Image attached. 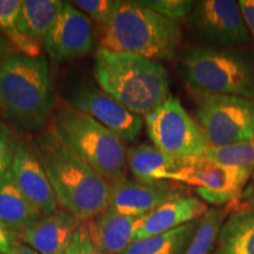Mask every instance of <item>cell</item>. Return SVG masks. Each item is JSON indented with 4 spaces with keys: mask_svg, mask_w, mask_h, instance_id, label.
<instances>
[{
    "mask_svg": "<svg viewBox=\"0 0 254 254\" xmlns=\"http://www.w3.org/2000/svg\"><path fill=\"white\" fill-rule=\"evenodd\" d=\"M207 211L205 202L193 196L182 195L174 198L140 218L134 234V243L200 220Z\"/></svg>",
    "mask_w": 254,
    "mask_h": 254,
    "instance_id": "cell-16",
    "label": "cell"
},
{
    "mask_svg": "<svg viewBox=\"0 0 254 254\" xmlns=\"http://www.w3.org/2000/svg\"><path fill=\"white\" fill-rule=\"evenodd\" d=\"M225 217L226 211L224 209L208 208L204 217L199 220L195 236L184 254H211Z\"/></svg>",
    "mask_w": 254,
    "mask_h": 254,
    "instance_id": "cell-25",
    "label": "cell"
},
{
    "mask_svg": "<svg viewBox=\"0 0 254 254\" xmlns=\"http://www.w3.org/2000/svg\"><path fill=\"white\" fill-rule=\"evenodd\" d=\"M190 24L205 46L241 49L253 44L239 2L234 0L195 1L190 14Z\"/></svg>",
    "mask_w": 254,
    "mask_h": 254,
    "instance_id": "cell-9",
    "label": "cell"
},
{
    "mask_svg": "<svg viewBox=\"0 0 254 254\" xmlns=\"http://www.w3.org/2000/svg\"><path fill=\"white\" fill-rule=\"evenodd\" d=\"M20 141L17 132L4 122H0V179L11 171Z\"/></svg>",
    "mask_w": 254,
    "mask_h": 254,
    "instance_id": "cell-28",
    "label": "cell"
},
{
    "mask_svg": "<svg viewBox=\"0 0 254 254\" xmlns=\"http://www.w3.org/2000/svg\"><path fill=\"white\" fill-rule=\"evenodd\" d=\"M66 254H105L95 249L92 243L90 233H88L86 222H81V225L75 232L71 246Z\"/></svg>",
    "mask_w": 254,
    "mask_h": 254,
    "instance_id": "cell-29",
    "label": "cell"
},
{
    "mask_svg": "<svg viewBox=\"0 0 254 254\" xmlns=\"http://www.w3.org/2000/svg\"><path fill=\"white\" fill-rule=\"evenodd\" d=\"M190 95L209 147L254 140V99L190 88Z\"/></svg>",
    "mask_w": 254,
    "mask_h": 254,
    "instance_id": "cell-7",
    "label": "cell"
},
{
    "mask_svg": "<svg viewBox=\"0 0 254 254\" xmlns=\"http://www.w3.org/2000/svg\"><path fill=\"white\" fill-rule=\"evenodd\" d=\"M139 221L140 218L129 217L107 208L86 221V225L92 243L98 251L105 254H124L134 243Z\"/></svg>",
    "mask_w": 254,
    "mask_h": 254,
    "instance_id": "cell-17",
    "label": "cell"
},
{
    "mask_svg": "<svg viewBox=\"0 0 254 254\" xmlns=\"http://www.w3.org/2000/svg\"><path fill=\"white\" fill-rule=\"evenodd\" d=\"M21 0H0V34L8 41L12 52L31 58L41 56L44 46L28 39L18 30V15Z\"/></svg>",
    "mask_w": 254,
    "mask_h": 254,
    "instance_id": "cell-23",
    "label": "cell"
},
{
    "mask_svg": "<svg viewBox=\"0 0 254 254\" xmlns=\"http://www.w3.org/2000/svg\"><path fill=\"white\" fill-rule=\"evenodd\" d=\"M11 172L21 193L41 213L49 215L58 211L59 205L56 194L31 141L21 139Z\"/></svg>",
    "mask_w": 254,
    "mask_h": 254,
    "instance_id": "cell-14",
    "label": "cell"
},
{
    "mask_svg": "<svg viewBox=\"0 0 254 254\" xmlns=\"http://www.w3.org/2000/svg\"><path fill=\"white\" fill-rule=\"evenodd\" d=\"M63 6L60 0H25L18 15V30L44 46Z\"/></svg>",
    "mask_w": 254,
    "mask_h": 254,
    "instance_id": "cell-21",
    "label": "cell"
},
{
    "mask_svg": "<svg viewBox=\"0 0 254 254\" xmlns=\"http://www.w3.org/2000/svg\"><path fill=\"white\" fill-rule=\"evenodd\" d=\"M80 225L74 215L59 208L33 222L20 234L19 241L40 254H66Z\"/></svg>",
    "mask_w": 254,
    "mask_h": 254,
    "instance_id": "cell-15",
    "label": "cell"
},
{
    "mask_svg": "<svg viewBox=\"0 0 254 254\" xmlns=\"http://www.w3.org/2000/svg\"><path fill=\"white\" fill-rule=\"evenodd\" d=\"M95 50L94 25L72 2L64 6L44 43V51L57 63L80 58Z\"/></svg>",
    "mask_w": 254,
    "mask_h": 254,
    "instance_id": "cell-12",
    "label": "cell"
},
{
    "mask_svg": "<svg viewBox=\"0 0 254 254\" xmlns=\"http://www.w3.org/2000/svg\"><path fill=\"white\" fill-rule=\"evenodd\" d=\"M238 2L254 44V0H240Z\"/></svg>",
    "mask_w": 254,
    "mask_h": 254,
    "instance_id": "cell-31",
    "label": "cell"
},
{
    "mask_svg": "<svg viewBox=\"0 0 254 254\" xmlns=\"http://www.w3.org/2000/svg\"><path fill=\"white\" fill-rule=\"evenodd\" d=\"M11 52L12 50L8 41L6 40V38L2 34H0V69L4 66L6 59H7V57Z\"/></svg>",
    "mask_w": 254,
    "mask_h": 254,
    "instance_id": "cell-33",
    "label": "cell"
},
{
    "mask_svg": "<svg viewBox=\"0 0 254 254\" xmlns=\"http://www.w3.org/2000/svg\"><path fill=\"white\" fill-rule=\"evenodd\" d=\"M199 220L166 233L133 243L124 254H184L194 238Z\"/></svg>",
    "mask_w": 254,
    "mask_h": 254,
    "instance_id": "cell-22",
    "label": "cell"
},
{
    "mask_svg": "<svg viewBox=\"0 0 254 254\" xmlns=\"http://www.w3.org/2000/svg\"><path fill=\"white\" fill-rule=\"evenodd\" d=\"M204 159L222 166L254 172V140L240 141L221 147H208Z\"/></svg>",
    "mask_w": 254,
    "mask_h": 254,
    "instance_id": "cell-24",
    "label": "cell"
},
{
    "mask_svg": "<svg viewBox=\"0 0 254 254\" xmlns=\"http://www.w3.org/2000/svg\"><path fill=\"white\" fill-rule=\"evenodd\" d=\"M49 127L66 148L110 185L127 178L125 141L92 117L65 105L56 111Z\"/></svg>",
    "mask_w": 254,
    "mask_h": 254,
    "instance_id": "cell-5",
    "label": "cell"
},
{
    "mask_svg": "<svg viewBox=\"0 0 254 254\" xmlns=\"http://www.w3.org/2000/svg\"><path fill=\"white\" fill-rule=\"evenodd\" d=\"M211 254H254V209L232 211L222 222Z\"/></svg>",
    "mask_w": 254,
    "mask_h": 254,
    "instance_id": "cell-20",
    "label": "cell"
},
{
    "mask_svg": "<svg viewBox=\"0 0 254 254\" xmlns=\"http://www.w3.org/2000/svg\"><path fill=\"white\" fill-rule=\"evenodd\" d=\"M66 105L92 117L125 142H134L144 127L142 117L132 113L103 88L90 82L75 88Z\"/></svg>",
    "mask_w": 254,
    "mask_h": 254,
    "instance_id": "cell-11",
    "label": "cell"
},
{
    "mask_svg": "<svg viewBox=\"0 0 254 254\" xmlns=\"http://www.w3.org/2000/svg\"><path fill=\"white\" fill-rule=\"evenodd\" d=\"M186 161L170 157L150 144L127 148V167L134 179L141 183L172 182Z\"/></svg>",
    "mask_w": 254,
    "mask_h": 254,
    "instance_id": "cell-18",
    "label": "cell"
},
{
    "mask_svg": "<svg viewBox=\"0 0 254 254\" xmlns=\"http://www.w3.org/2000/svg\"><path fill=\"white\" fill-rule=\"evenodd\" d=\"M55 105V85L45 57L9 53L0 69L2 122L21 134L37 135L50 126Z\"/></svg>",
    "mask_w": 254,
    "mask_h": 254,
    "instance_id": "cell-1",
    "label": "cell"
},
{
    "mask_svg": "<svg viewBox=\"0 0 254 254\" xmlns=\"http://www.w3.org/2000/svg\"><path fill=\"white\" fill-rule=\"evenodd\" d=\"M236 208L254 209V172L236 201Z\"/></svg>",
    "mask_w": 254,
    "mask_h": 254,
    "instance_id": "cell-30",
    "label": "cell"
},
{
    "mask_svg": "<svg viewBox=\"0 0 254 254\" xmlns=\"http://www.w3.org/2000/svg\"><path fill=\"white\" fill-rule=\"evenodd\" d=\"M19 241L13 234L0 222V254H7L14 243Z\"/></svg>",
    "mask_w": 254,
    "mask_h": 254,
    "instance_id": "cell-32",
    "label": "cell"
},
{
    "mask_svg": "<svg viewBox=\"0 0 254 254\" xmlns=\"http://www.w3.org/2000/svg\"><path fill=\"white\" fill-rule=\"evenodd\" d=\"M45 168L59 207L81 222L109 208L111 185L66 148L50 128L31 141Z\"/></svg>",
    "mask_w": 254,
    "mask_h": 254,
    "instance_id": "cell-2",
    "label": "cell"
},
{
    "mask_svg": "<svg viewBox=\"0 0 254 254\" xmlns=\"http://www.w3.org/2000/svg\"><path fill=\"white\" fill-rule=\"evenodd\" d=\"M138 2L155 13L178 21L189 17L195 1L192 0H138Z\"/></svg>",
    "mask_w": 254,
    "mask_h": 254,
    "instance_id": "cell-27",
    "label": "cell"
},
{
    "mask_svg": "<svg viewBox=\"0 0 254 254\" xmlns=\"http://www.w3.org/2000/svg\"><path fill=\"white\" fill-rule=\"evenodd\" d=\"M252 174L253 171L222 166L202 158L187 160L172 182L194 186L205 202L221 206L239 198Z\"/></svg>",
    "mask_w": 254,
    "mask_h": 254,
    "instance_id": "cell-10",
    "label": "cell"
},
{
    "mask_svg": "<svg viewBox=\"0 0 254 254\" xmlns=\"http://www.w3.org/2000/svg\"><path fill=\"white\" fill-rule=\"evenodd\" d=\"M179 60L190 90L254 99V50L193 46Z\"/></svg>",
    "mask_w": 254,
    "mask_h": 254,
    "instance_id": "cell-6",
    "label": "cell"
},
{
    "mask_svg": "<svg viewBox=\"0 0 254 254\" xmlns=\"http://www.w3.org/2000/svg\"><path fill=\"white\" fill-rule=\"evenodd\" d=\"M93 75L98 86L123 106L147 116L170 97V73L164 64L128 53L95 50Z\"/></svg>",
    "mask_w": 254,
    "mask_h": 254,
    "instance_id": "cell-3",
    "label": "cell"
},
{
    "mask_svg": "<svg viewBox=\"0 0 254 254\" xmlns=\"http://www.w3.org/2000/svg\"><path fill=\"white\" fill-rule=\"evenodd\" d=\"M43 213L19 190L11 171L0 179V222L19 240Z\"/></svg>",
    "mask_w": 254,
    "mask_h": 254,
    "instance_id": "cell-19",
    "label": "cell"
},
{
    "mask_svg": "<svg viewBox=\"0 0 254 254\" xmlns=\"http://www.w3.org/2000/svg\"><path fill=\"white\" fill-rule=\"evenodd\" d=\"M7 254H40V253H38L37 251L31 249L30 246L25 245V244L21 243V241H17V243H14L13 246L9 249Z\"/></svg>",
    "mask_w": 254,
    "mask_h": 254,
    "instance_id": "cell-34",
    "label": "cell"
},
{
    "mask_svg": "<svg viewBox=\"0 0 254 254\" xmlns=\"http://www.w3.org/2000/svg\"><path fill=\"white\" fill-rule=\"evenodd\" d=\"M144 118L148 136L164 153L185 161L204 158L209 146L196 120L178 98L170 95Z\"/></svg>",
    "mask_w": 254,
    "mask_h": 254,
    "instance_id": "cell-8",
    "label": "cell"
},
{
    "mask_svg": "<svg viewBox=\"0 0 254 254\" xmlns=\"http://www.w3.org/2000/svg\"><path fill=\"white\" fill-rule=\"evenodd\" d=\"M182 195L183 190L174 182L141 183L126 178L111 184L109 209L129 217L141 218L165 202Z\"/></svg>",
    "mask_w": 254,
    "mask_h": 254,
    "instance_id": "cell-13",
    "label": "cell"
},
{
    "mask_svg": "<svg viewBox=\"0 0 254 254\" xmlns=\"http://www.w3.org/2000/svg\"><path fill=\"white\" fill-rule=\"evenodd\" d=\"M100 47L155 60H171L182 41L178 21L155 13L138 0H118L116 11L101 28Z\"/></svg>",
    "mask_w": 254,
    "mask_h": 254,
    "instance_id": "cell-4",
    "label": "cell"
},
{
    "mask_svg": "<svg viewBox=\"0 0 254 254\" xmlns=\"http://www.w3.org/2000/svg\"><path fill=\"white\" fill-rule=\"evenodd\" d=\"M72 4L86 14L100 31L112 18L118 0H75Z\"/></svg>",
    "mask_w": 254,
    "mask_h": 254,
    "instance_id": "cell-26",
    "label": "cell"
}]
</instances>
